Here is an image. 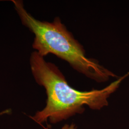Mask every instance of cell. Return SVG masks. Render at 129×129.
I'll list each match as a JSON object with an SVG mask.
<instances>
[{
	"label": "cell",
	"mask_w": 129,
	"mask_h": 129,
	"mask_svg": "<svg viewBox=\"0 0 129 129\" xmlns=\"http://www.w3.org/2000/svg\"><path fill=\"white\" fill-rule=\"evenodd\" d=\"M29 64L36 82L45 89L46 105L31 118L42 124L48 121L55 124L83 113L87 106L99 111L108 106V99L115 92L127 76L120 78L102 89L80 91L69 84L64 75L55 64L47 62L37 52L31 53Z\"/></svg>",
	"instance_id": "6da1fadb"
},
{
	"label": "cell",
	"mask_w": 129,
	"mask_h": 129,
	"mask_svg": "<svg viewBox=\"0 0 129 129\" xmlns=\"http://www.w3.org/2000/svg\"><path fill=\"white\" fill-rule=\"evenodd\" d=\"M22 24L34 35L33 48L44 57L53 54L67 62L75 70L98 83L117 77L95 59L88 58L83 46L56 17L49 22L35 18L25 9L23 1L12 0Z\"/></svg>",
	"instance_id": "7a4b0ae2"
},
{
	"label": "cell",
	"mask_w": 129,
	"mask_h": 129,
	"mask_svg": "<svg viewBox=\"0 0 129 129\" xmlns=\"http://www.w3.org/2000/svg\"><path fill=\"white\" fill-rule=\"evenodd\" d=\"M44 129H49L48 128H44ZM60 129H78L76 125L73 123L71 124H66Z\"/></svg>",
	"instance_id": "3957f363"
},
{
	"label": "cell",
	"mask_w": 129,
	"mask_h": 129,
	"mask_svg": "<svg viewBox=\"0 0 129 129\" xmlns=\"http://www.w3.org/2000/svg\"><path fill=\"white\" fill-rule=\"evenodd\" d=\"M11 112V110L7 109V110H5V111H2L1 112H0V116H1L4 115L5 114H7L10 113Z\"/></svg>",
	"instance_id": "277c9868"
}]
</instances>
